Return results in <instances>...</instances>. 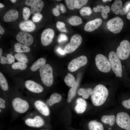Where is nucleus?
I'll use <instances>...</instances> for the list:
<instances>
[{
	"instance_id": "2",
	"label": "nucleus",
	"mask_w": 130,
	"mask_h": 130,
	"mask_svg": "<svg viewBox=\"0 0 130 130\" xmlns=\"http://www.w3.org/2000/svg\"><path fill=\"white\" fill-rule=\"evenodd\" d=\"M108 90L104 85L99 84L94 88L91 99L93 104L96 106H99L103 104L108 97Z\"/></svg>"
},
{
	"instance_id": "22",
	"label": "nucleus",
	"mask_w": 130,
	"mask_h": 130,
	"mask_svg": "<svg viewBox=\"0 0 130 130\" xmlns=\"http://www.w3.org/2000/svg\"><path fill=\"white\" fill-rule=\"evenodd\" d=\"M93 9L95 12H100L102 17L104 19L107 18L108 17L107 13L110 12V10L109 6L106 5L104 7L101 5H97L96 7L93 8Z\"/></svg>"
},
{
	"instance_id": "55",
	"label": "nucleus",
	"mask_w": 130,
	"mask_h": 130,
	"mask_svg": "<svg viewBox=\"0 0 130 130\" xmlns=\"http://www.w3.org/2000/svg\"><path fill=\"white\" fill-rule=\"evenodd\" d=\"M102 1H103L104 2H106V1H112V0H102Z\"/></svg>"
},
{
	"instance_id": "8",
	"label": "nucleus",
	"mask_w": 130,
	"mask_h": 130,
	"mask_svg": "<svg viewBox=\"0 0 130 130\" xmlns=\"http://www.w3.org/2000/svg\"><path fill=\"white\" fill-rule=\"evenodd\" d=\"M116 53L120 59L123 60L127 59L130 54V42L126 40L121 41L117 49Z\"/></svg>"
},
{
	"instance_id": "37",
	"label": "nucleus",
	"mask_w": 130,
	"mask_h": 130,
	"mask_svg": "<svg viewBox=\"0 0 130 130\" xmlns=\"http://www.w3.org/2000/svg\"><path fill=\"white\" fill-rule=\"evenodd\" d=\"M87 0H75L74 8L76 9H79L85 5L87 2Z\"/></svg>"
},
{
	"instance_id": "54",
	"label": "nucleus",
	"mask_w": 130,
	"mask_h": 130,
	"mask_svg": "<svg viewBox=\"0 0 130 130\" xmlns=\"http://www.w3.org/2000/svg\"><path fill=\"white\" fill-rule=\"evenodd\" d=\"M10 1L13 3H15L17 1L16 0H11Z\"/></svg>"
},
{
	"instance_id": "29",
	"label": "nucleus",
	"mask_w": 130,
	"mask_h": 130,
	"mask_svg": "<svg viewBox=\"0 0 130 130\" xmlns=\"http://www.w3.org/2000/svg\"><path fill=\"white\" fill-rule=\"evenodd\" d=\"M14 47L15 51L18 53L28 52L30 50L28 46L19 43H15Z\"/></svg>"
},
{
	"instance_id": "19",
	"label": "nucleus",
	"mask_w": 130,
	"mask_h": 130,
	"mask_svg": "<svg viewBox=\"0 0 130 130\" xmlns=\"http://www.w3.org/2000/svg\"><path fill=\"white\" fill-rule=\"evenodd\" d=\"M44 5V3L42 0H36L31 6V14L34 15L39 14Z\"/></svg>"
},
{
	"instance_id": "20",
	"label": "nucleus",
	"mask_w": 130,
	"mask_h": 130,
	"mask_svg": "<svg viewBox=\"0 0 130 130\" xmlns=\"http://www.w3.org/2000/svg\"><path fill=\"white\" fill-rule=\"evenodd\" d=\"M18 17V11L14 9H11L5 14L3 19L4 21L6 22H12L16 20Z\"/></svg>"
},
{
	"instance_id": "12",
	"label": "nucleus",
	"mask_w": 130,
	"mask_h": 130,
	"mask_svg": "<svg viewBox=\"0 0 130 130\" xmlns=\"http://www.w3.org/2000/svg\"><path fill=\"white\" fill-rule=\"evenodd\" d=\"M87 62V57L84 55L81 56L70 62L68 65V69L71 72L75 71L80 67L85 65Z\"/></svg>"
},
{
	"instance_id": "57",
	"label": "nucleus",
	"mask_w": 130,
	"mask_h": 130,
	"mask_svg": "<svg viewBox=\"0 0 130 130\" xmlns=\"http://www.w3.org/2000/svg\"><path fill=\"white\" fill-rule=\"evenodd\" d=\"M57 1H61V0H57Z\"/></svg>"
},
{
	"instance_id": "53",
	"label": "nucleus",
	"mask_w": 130,
	"mask_h": 130,
	"mask_svg": "<svg viewBox=\"0 0 130 130\" xmlns=\"http://www.w3.org/2000/svg\"><path fill=\"white\" fill-rule=\"evenodd\" d=\"M4 5L0 3V8H3L4 7Z\"/></svg>"
},
{
	"instance_id": "15",
	"label": "nucleus",
	"mask_w": 130,
	"mask_h": 130,
	"mask_svg": "<svg viewBox=\"0 0 130 130\" xmlns=\"http://www.w3.org/2000/svg\"><path fill=\"white\" fill-rule=\"evenodd\" d=\"M25 88L32 92L38 94L42 92L44 90L43 87L40 84L32 80H28L25 83Z\"/></svg>"
},
{
	"instance_id": "38",
	"label": "nucleus",
	"mask_w": 130,
	"mask_h": 130,
	"mask_svg": "<svg viewBox=\"0 0 130 130\" xmlns=\"http://www.w3.org/2000/svg\"><path fill=\"white\" fill-rule=\"evenodd\" d=\"M92 12L91 8L88 6L83 7L79 11L80 14L82 16L89 15Z\"/></svg>"
},
{
	"instance_id": "50",
	"label": "nucleus",
	"mask_w": 130,
	"mask_h": 130,
	"mask_svg": "<svg viewBox=\"0 0 130 130\" xmlns=\"http://www.w3.org/2000/svg\"><path fill=\"white\" fill-rule=\"evenodd\" d=\"M5 33V30L0 25V34L1 35Z\"/></svg>"
},
{
	"instance_id": "47",
	"label": "nucleus",
	"mask_w": 130,
	"mask_h": 130,
	"mask_svg": "<svg viewBox=\"0 0 130 130\" xmlns=\"http://www.w3.org/2000/svg\"><path fill=\"white\" fill-rule=\"evenodd\" d=\"M60 8L63 13H65L66 12V9L64 5L63 4H61L59 5Z\"/></svg>"
},
{
	"instance_id": "5",
	"label": "nucleus",
	"mask_w": 130,
	"mask_h": 130,
	"mask_svg": "<svg viewBox=\"0 0 130 130\" xmlns=\"http://www.w3.org/2000/svg\"><path fill=\"white\" fill-rule=\"evenodd\" d=\"M24 122L28 126L34 128H40L45 124V121L38 113H32L27 115L24 118Z\"/></svg>"
},
{
	"instance_id": "44",
	"label": "nucleus",
	"mask_w": 130,
	"mask_h": 130,
	"mask_svg": "<svg viewBox=\"0 0 130 130\" xmlns=\"http://www.w3.org/2000/svg\"><path fill=\"white\" fill-rule=\"evenodd\" d=\"M67 39V36L65 34H61L60 35L58 38V41L60 42L66 40Z\"/></svg>"
},
{
	"instance_id": "45",
	"label": "nucleus",
	"mask_w": 130,
	"mask_h": 130,
	"mask_svg": "<svg viewBox=\"0 0 130 130\" xmlns=\"http://www.w3.org/2000/svg\"><path fill=\"white\" fill-rule=\"evenodd\" d=\"M52 12L53 14L55 16H58L60 14L59 11L57 8H53L52 9Z\"/></svg>"
},
{
	"instance_id": "36",
	"label": "nucleus",
	"mask_w": 130,
	"mask_h": 130,
	"mask_svg": "<svg viewBox=\"0 0 130 130\" xmlns=\"http://www.w3.org/2000/svg\"><path fill=\"white\" fill-rule=\"evenodd\" d=\"M12 67L14 69L24 70L26 68L27 65L26 63L18 62L13 63L12 65Z\"/></svg>"
},
{
	"instance_id": "10",
	"label": "nucleus",
	"mask_w": 130,
	"mask_h": 130,
	"mask_svg": "<svg viewBox=\"0 0 130 130\" xmlns=\"http://www.w3.org/2000/svg\"><path fill=\"white\" fill-rule=\"evenodd\" d=\"M116 120L119 127L126 130H130V116L127 113L124 112L118 113Z\"/></svg>"
},
{
	"instance_id": "34",
	"label": "nucleus",
	"mask_w": 130,
	"mask_h": 130,
	"mask_svg": "<svg viewBox=\"0 0 130 130\" xmlns=\"http://www.w3.org/2000/svg\"><path fill=\"white\" fill-rule=\"evenodd\" d=\"M78 85V83L77 82L75 85L70 89L68 93L67 99L68 103H70L75 96Z\"/></svg>"
},
{
	"instance_id": "35",
	"label": "nucleus",
	"mask_w": 130,
	"mask_h": 130,
	"mask_svg": "<svg viewBox=\"0 0 130 130\" xmlns=\"http://www.w3.org/2000/svg\"><path fill=\"white\" fill-rule=\"evenodd\" d=\"M15 58L19 62L27 63L28 60L26 56L23 53H18L14 55Z\"/></svg>"
},
{
	"instance_id": "3",
	"label": "nucleus",
	"mask_w": 130,
	"mask_h": 130,
	"mask_svg": "<svg viewBox=\"0 0 130 130\" xmlns=\"http://www.w3.org/2000/svg\"><path fill=\"white\" fill-rule=\"evenodd\" d=\"M39 72L43 83L47 86H51L53 80V70L51 66L48 64H45L40 69Z\"/></svg>"
},
{
	"instance_id": "25",
	"label": "nucleus",
	"mask_w": 130,
	"mask_h": 130,
	"mask_svg": "<svg viewBox=\"0 0 130 130\" xmlns=\"http://www.w3.org/2000/svg\"><path fill=\"white\" fill-rule=\"evenodd\" d=\"M46 62V60L45 58H40L33 63L30 69L32 71H36L45 65Z\"/></svg>"
},
{
	"instance_id": "46",
	"label": "nucleus",
	"mask_w": 130,
	"mask_h": 130,
	"mask_svg": "<svg viewBox=\"0 0 130 130\" xmlns=\"http://www.w3.org/2000/svg\"><path fill=\"white\" fill-rule=\"evenodd\" d=\"M36 0H27L25 1V4L27 6H31Z\"/></svg>"
},
{
	"instance_id": "32",
	"label": "nucleus",
	"mask_w": 130,
	"mask_h": 130,
	"mask_svg": "<svg viewBox=\"0 0 130 130\" xmlns=\"http://www.w3.org/2000/svg\"><path fill=\"white\" fill-rule=\"evenodd\" d=\"M0 85L1 89L4 91H7L9 89V86L7 80L1 72H0Z\"/></svg>"
},
{
	"instance_id": "56",
	"label": "nucleus",
	"mask_w": 130,
	"mask_h": 130,
	"mask_svg": "<svg viewBox=\"0 0 130 130\" xmlns=\"http://www.w3.org/2000/svg\"><path fill=\"white\" fill-rule=\"evenodd\" d=\"M41 130H44V129H42Z\"/></svg>"
},
{
	"instance_id": "48",
	"label": "nucleus",
	"mask_w": 130,
	"mask_h": 130,
	"mask_svg": "<svg viewBox=\"0 0 130 130\" xmlns=\"http://www.w3.org/2000/svg\"><path fill=\"white\" fill-rule=\"evenodd\" d=\"M124 8H125L128 12L129 9L130 8V1H128L126 3L125 5V6Z\"/></svg>"
},
{
	"instance_id": "1",
	"label": "nucleus",
	"mask_w": 130,
	"mask_h": 130,
	"mask_svg": "<svg viewBox=\"0 0 130 130\" xmlns=\"http://www.w3.org/2000/svg\"><path fill=\"white\" fill-rule=\"evenodd\" d=\"M13 111L16 115L24 114L30 109V102L21 97H16L9 101Z\"/></svg>"
},
{
	"instance_id": "6",
	"label": "nucleus",
	"mask_w": 130,
	"mask_h": 130,
	"mask_svg": "<svg viewBox=\"0 0 130 130\" xmlns=\"http://www.w3.org/2000/svg\"><path fill=\"white\" fill-rule=\"evenodd\" d=\"M95 62L97 67L100 71L106 73L110 70L111 68L109 61L104 55L101 54L97 55Z\"/></svg>"
},
{
	"instance_id": "27",
	"label": "nucleus",
	"mask_w": 130,
	"mask_h": 130,
	"mask_svg": "<svg viewBox=\"0 0 130 130\" xmlns=\"http://www.w3.org/2000/svg\"><path fill=\"white\" fill-rule=\"evenodd\" d=\"M93 93V90L90 88L85 89L81 88L79 89L78 91V94L82 96L83 98L84 99H87L89 95H91Z\"/></svg>"
},
{
	"instance_id": "13",
	"label": "nucleus",
	"mask_w": 130,
	"mask_h": 130,
	"mask_svg": "<svg viewBox=\"0 0 130 130\" xmlns=\"http://www.w3.org/2000/svg\"><path fill=\"white\" fill-rule=\"evenodd\" d=\"M17 40L27 46L31 45L32 43L33 39L30 34L24 31H20L16 36Z\"/></svg>"
},
{
	"instance_id": "21",
	"label": "nucleus",
	"mask_w": 130,
	"mask_h": 130,
	"mask_svg": "<svg viewBox=\"0 0 130 130\" xmlns=\"http://www.w3.org/2000/svg\"><path fill=\"white\" fill-rule=\"evenodd\" d=\"M76 102L75 110L76 112L79 114L84 112L86 110L87 106L86 101L83 98H79L77 99Z\"/></svg>"
},
{
	"instance_id": "7",
	"label": "nucleus",
	"mask_w": 130,
	"mask_h": 130,
	"mask_svg": "<svg viewBox=\"0 0 130 130\" xmlns=\"http://www.w3.org/2000/svg\"><path fill=\"white\" fill-rule=\"evenodd\" d=\"M123 25L124 22L122 19L117 16L110 19L107 23L108 28L114 34L120 32L123 28Z\"/></svg>"
},
{
	"instance_id": "49",
	"label": "nucleus",
	"mask_w": 130,
	"mask_h": 130,
	"mask_svg": "<svg viewBox=\"0 0 130 130\" xmlns=\"http://www.w3.org/2000/svg\"><path fill=\"white\" fill-rule=\"evenodd\" d=\"M58 52L60 54L64 55L65 52L64 51L62 50L60 48H58L57 49Z\"/></svg>"
},
{
	"instance_id": "26",
	"label": "nucleus",
	"mask_w": 130,
	"mask_h": 130,
	"mask_svg": "<svg viewBox=\"0 0 130 130\" xmlns=\"http://www.w3.org/2000/svg\"><path fill=\"white\" fill-rule=\"evenodd\" d=\"M116 120L115 116L113 115H104L101 118V120L103 123L108 124L110 126L114 124Z\"/></svg>"
},
{
	"instance_id": "41",
	"label": "nucleus",
	"mask_w": 130,
	"mask_h": 130,
	"mask_svg": "<svg viewBox=\"0 0 130 130\" xmlns=\"http://www.w3.org/2000/svg\"><path fill=\"white\" fill-rule=\"evenodd\" d=\"M74 0H66L65 2L68 8L70 9L73 10L75 8L74 7Z\"/></svg>"
},
{
	"instance_id": "31",
	"label": "nucleus",
	"mask_w": 130,
	"mask_h": 130,
	"mask_svg": "<svg viewBox=\"0 0 130 130\" xmlns=\"http://www.w3.org/2000/svg\"><path fill=\"white\" fill-rule=\"evenodd\" d=\"M15 60V58L12 55L8 54L6 57L4 56L1 57L0 58V63L2 64H11L13 63Z\"/></svg>"
},
{
	"instance_id": "33",
	"label": "nucleus",
	"mask_w": 130,
	"mask_h": 130,
	"mask_svg": "<svg viewBox=\"0 0 130 130\" xmlns=\"http://www.w3.org/2000/svg\"><path fill=\"white\" fill-rule=\"evenodd\" d=\"M68 22L71 25L73 26H77L82 22L81 18L77 16H72L68 20Z\"/></svg>"
},
{
	"instance_id": "40",
	"label": "nucleus",
	"mask_w": 130,
	"mask_h": 130,
	"mask_svg": "<svg viewBox=\"0 0 130 130\" xmlns=\"http://www.w3.org/2000/svg\"><path fill=\"white\" fill-rule=\"evenodd\" d=\"M56 25L57 28L61 31L65 32H67L66 30L64 29L65 24L64 22L58 21L57 22Z\"/></svg>"
},
{
	"instance_id": "17",
	"label": "nucleus",
	"mask_w": 130,
	"mask_h": 130,
	"mask_svg": "<svg viewBox=\"0 0 130 130\" xmlns=\"http://www.w3.org/2000/svg\"><path fill=\"white\" fill-rule=\"evenodd\" d=\"M102 23V20L97 18L90 21L85 24L84 27V30L87 32H91L98 29Z\"/></svg>"
},
{
	"instance_id": "4",
	"label": "nucleus",
	"mask_w": 130,
	"mask_h": 130,
	"mask_svg": "<svg viewBox=\"0 0 130 130\" xmlns=\"http://www.w3.org/2000/svg\"><path fill=\"white\" fill-rule=\"evenodd\" d=\"M108 58L112 71L117 76L121 77L122 70L121 62L116 53L111 51L109 53Z\"/></svg>"
},
{
	"instance_id": "28",
	"label": "nucleus",
	"mask_w": 130,
	"mask_h": 130,
	"mask_svg": "<svg viewBox=\"0 0 130 130\" xmlns=\"http://www.w3.org/2000/svg\"><path fill=\"white\" fill-rule=\"evenodd\" d=\"M64 81L67 85L72 87H74L76 83L74 76L70 73L65 77Z\"/></svg>"
},
{
	"instance_id": "14",
	"label": "nucleus",
	"mask_w": 130,
	"mask_h": 130,
	"mask_svg": "<svg viewBox=\"0 0 130 130\" xmlns=\"http://www.w3.org/2000/svg\"><path fill=\"white\" fill-rule=\"evenodd\" d=\"M54 35L53 29L48 28L45 30L42 33L41 38V42L44 46L48 45L52 42Z\"/></svg>"
},
{
	"instance_id": "42",
	"label": "nucleus",
	"mask_w": 130,
	"mask_h": 130,
	"mask_svg": "<svg viewBox=\"0 0 130 130\" xmlns=\"http://www.w3.org/2000/svg\"><path fill=\"white\" fill-rule=\"evenodd\" d=\"M42 16L41 14L34 15L32 18V20L34 22H38L40 21L41 19Z\"/></svg>"
},
{
	"instance_id": "9",
	"label": "nucleus",
	"mask_w": 130,
	"mask_h": 130,
	"mask_svg": "<svg viewBox=\"0 0 130 130\" xmlns=\"http://www.w3.org/2000/svg\"><path fill=\"white\" fill-rule=\"evenodd\" d=\"M82 40L81 36L76 34L71 37L70 42L65 46L64 51L67 53H71L75 51L81 45Z\"/></svg>"
},
{
	"instance_id": "24",
	"label": "nucleus",
	"mask_w": 130,
	"mask_h": 130,
	"mask_svg": "<svg viewBox=\"0 0 130 130\" xmlns=\"http://www.w3.org/2000/svg\"><path fill=\"white\" fill-rule=\"evenodd\" d=\"M88 126L89 130H104L102 124L95 120L90 121Z\"/></svg>"
},
{
	"instance_id": "16",
	"label": "nucleus",
	"mask_w": 130,
	"mask_h": 130,
	"mask_svg": "<svg viewBox=\"0 0 130 130\" xmlns=\"http://www.w3.org/2000/svg\"><path fill=\"white\" fill-rule=\"evenodd\" d=\"M111 9L113 12L116 14L124 15L128 12L125 8L122 7V2L120 0H115L111 5Z\"/></svg>"
},
{
	"instance_id": "11",
	"label": "nucleus",
	"mask_w": 130,
	"mask_h": 130,
	"mask_svg": "<svg viewBox=\"0 0 130 130\" xmlns=\"http://www.w3.org/2000/svg\"><path fill=\"white\" fill-rule=\"evenodd\" d=\"M34 108L38 112L45 116H49L50 114L49 109L46 103L39 99H29Z\"/></svg>"
},
{
	"instance_id": "18",
	"label": "nucleus",
	"mask_w": 130,
	"mask_h": 130,
	"mask_svg": "<svg viewBox=\"0 0 130 130\" xmlns=\"http://www.w3.org/2000/svg\"><path fill=\"white\" fill-rule=\"evenodd\" d=\"M20 29L22 31L30 32L34 30L36 28L35 25L31 20H25L21 22L19 25Z\"/></svg>"
},
{
	"instance_id": "39",
	"label": "nucleus",
	"mask_w": 130,
	"mask_h": 130,
	"mask_svg": "<svg viewBox=\"0 0 130 130\" xmlns=\"http://www.w3.org/2000/svg\"><path fill=\"white\" fill-rule=\"evenodd\" d=\"M31 13L30 10L27 7H24L22 11L23 17L24 20H27L29 18Z\"/></svg>"
},
{
	"instance_id": "52",
	"label": "nucleus",
	"mask_w": 130,
	"mask_h": 130,
	"mask_svg": "<svg viewBox=\"0 0 130 130\" xmlns=\"http://www.w3.org/2000/svg\"><path fill=\"white\" fill-rule=\"evenodd\" d=\"M2 49L1 48H0V58H1V55L2 53Z\"/></svg>"
},
{
	"instance_id": "30",
	"label": "nucleus",
	"mask_w": 130,
	"mask_h": 130,
	"mask_svg": "<svg viewBox=\"0 0 130 130\" xmlns=\"http://www.w3.org/2000/svg\"><path fill=\"white\" fill-rule=\"evenodd\" d=\"M9 103L8 99L0 97V113L3 114L7 110L9 107Z\"/></svg>"
},
{
	"instance_id": "51",
	"label": "nucleus",
	"mask_w": 130,
	"mask_h": 130,
	"mask_svg": "<svg viewBox=\"0 0 130 130\" xmlns=\"http://www.w3.org/2000/svg\"><path fill=\"white\" fill-rule=\"evenodd\" d=\"M127 19L130 20V12L127 14Z\"/></svg>"
},
{
	"instance_id": "23",
	"label": "nucleus",
	"mask_w": 130,
	"mask_h": 130,
	"mask_svg": "<svg viewBox=\"0 0 130 130\" xmlns=\"http://www.w3.org/2000/svg\"><path fill=\"white\" fill-rule=\"evenodd\" d=\"M62 99L61 95L57 93L52 94L50 98L47 99L46 102V103L48 107H51L54 104L60 102Z\"/></svg>"
},
{
	"instance_id": "43",
	"label": "nucleus",
	"mask_w": 130,
	"mask_h": 130,
	"mask_svg": "<svg viewBox=\"0 0 130 130\" xmlns=\"http://www.w3.org/2000/svg\"><path fill=\"white\" fill-rule=\"evenodd\" d=\"M123 105L126 108L130 109V98L123 101L122 102Z\"/></svg>"
}]
</instances>
